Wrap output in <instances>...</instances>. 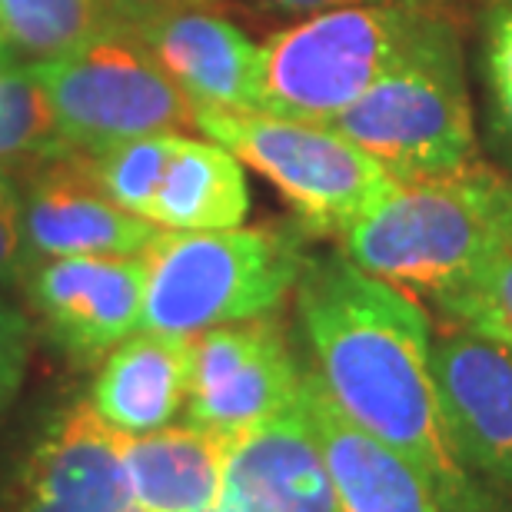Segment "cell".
I'll list each match as a JSON object with an SVG mask.
<instances>
[{
  "instance_id": "52a82bcc",
  "label": "cell",
  "mask_w": 512,
  "mask_h": 512,
  "mask_svg": "<svg viewBox=\"0 0 512 512\" xmlns=\"http://www.w3.org/2000/svg\"><path fill=\"white\" fill-rule=\"evenodd\" d=\"M197 130L283 193L306 230L340 237L396 180L330 124L263 110H197Z\"/></svg>"
},
{
  "instance_id": "3957f363",
  "label": "cell",
  "mask_w": 512,
  "mask_h": 512,
  "mask_svg": "<svg viewBox=\"0 0 512 512\" xmlns=\"http://www.w3.org/2000/svg\"><path fill=\"white\" fill-rule=\"evenodd\" d=\"M336 240L360 270L433 300L512 243V183L479 160L396 183Z\"/></svg>"
},
{
  "instance_id": "7c38bea8",
  "label": "cell",
  "mask_w": 512,
  "mask_h": 512,
  "mask_svg": "<svg viewBox=\"0 0 512 512\" xmlns=\"http://www.w3.org/2000/svg\"><path fill=\"white\" fill-rule=\"evenodd\" d=\"M24 227L34 260L50 256H140L160 227L117 207L87 170V153L37 160L24 193Z\"/></svg>"
},
{
  "instance_id": "5b68a950",
  "label": "cell",
  "mask_w": 512,
  "mask_h": 512,
  "mask_svg": "<svg viewBox=\"0 0 512 512\" xmlns=\"http://www.w3.org/2000/svg\"><path fill=\"white\" fill-rule=\"evenodd\" d=\"M330 127L396 183L473 167L476 124L453 14L439 17Z\"/></svg>"
},
{
  "instance_id": "9c48e42d",
  "label": "cell",
  "mask_w": 512,
  "mask_h": 512,
  "mask_svg": "<svg viewBox=\"0 0 512 512\" xmlns=\"http://www.w3.org/2000/svg\"><path fill=\"white\" fill-rule=\"evenodd\" d=\"M300 380L283 326L270 316L213 326L190 336L187 416L210 433L243 436L293 406Z\"/></svg>"
},
{
  "instance_id": "ffe728a7",
  "label": "cell",
  "mask_w": 512,
  "mask_h": 512,
  "mask_svg": "<svg viewBox=\"0 0 512 512\" xmlns=\"http://www.w3.org/2000/svg\"><path fill=\"white\" fill-rule=\"evenodd\" d=\"M433 303L459 330L479 333L512 350V243L476 266L463 283L433 296Z\"/></svg>"
},
{
  "instance_id": "7a4b0ae2",
  "label": "cell",
  "mask_w": 512,
  "mask_h": 512,
  "mask_svg": "<svg viewBox=\"0 0 512 512\" xmlns=\"http://www.w3.org/2000/svg\"><path fill=\"white\" fill-rule=\"evenodd\" d=\"M0 512H340V503L300 399L233 439L217 503L180 506L133 473L117 429L74 396L0 453Z\"/></svg>"
},
{
  "instance_id": "6da1fadb",
  "label": "cell",
  "mask_w": 512,
  "mask_h": 512,
  "mask_svg": "<svg viewBox=\"0 0 512 512\" xmlns=\"http://www.w3.org/2000/svg\"><path fill=\"white\" fill-rule=\"evenodd\" d=\"M296 313L316 380L370 436L409 459L443 512H499L449 439L433 383V330L413 296L346 253L306 256Z\"/></svg>"
},
{
  "instance_id": "484cf974",
  "label": "cell",
  "mask_w": 512,
  "mask_h": 512,
  "mask_svg": "<svg viewBox=\"0 0 512 512\" xmlns=\"http://www.w3.org/2000/svg\"><path fill=\"white\" fill-rule=\"evenodd\" d=\"M17 64V57H14V50H10L4 40H0V74H4V70H10Z\"/></svg>"
},
{
  "instance_id": "4316f807",
  "label": "cell",
  "mask_w": 512,
  "mask_h": 512,
  "mask_svg": "<svg viewBox=\"0 0 512 512\" xmlns=\"http://www.w3.org/2000/svg\"><path fill=\"white\" fill-rule=\"evenodd\" d=\"M489 4H493V7H496V4H512V0H489Z\"/></svg>"
},
{
  "instance_id": "d6986e66",
  "label": "cell",
  "mask_w": 512,
  "mask_h": 512,
  "mask_svg": "<svg viewBox=\"0 0 512 512\" xmlns=\"http://www.w3.org/2000/svg\"><path fill=\"white\" fill-rule=\"evenodd\" d=\"M180 133H150L107 147L100 153H87V170L100 190L127 213L150 220L153 197L167 173Z\"/></svg>"
},
{
  "instance_id": "d4e9b609",
  "label": "cell",
  "mask_w": 512,
  "mask_h": 512,
  "mask_svg": "<svg viewBox=\"0 0 512 512\" xmlns=\"http://www.w3.org/2000/svg\"><path fill=\"white\" fill-rule=\"evenodd\" d=\"M266 14L280 17H310L323 14V10H340V7H366V4H409V7H443L449 10V0H250Z\"/></svg>"
},
{
  "instance_id": "5bb4252c",
  "label": "cell",
  "mask_w": 512,
  "mask_h": 512,
  "mask_svg": "<svg viewBox=\"0 0 512 512\" xmlns=\"http://www.w3.org/2000/svg\"><path fill=\"white\" fill-rule=\"evenodd\" d=\"M300 403L340 512H443L423 473L340 413L313 370H303Z\"/></svg>"
},
{
  "instance_id": "9a60e30c",
  "label": "cell",
  "mask_w": 512,
  "mask_h": 512,
  "mask_svg": "<svg viewBox=\"0 0 512 512\" xmlns=\"http://www.w3.org/2000/svg\"><path fill=\"white\" fill-rule=\"evenodd\" d=\"M190 393V336L137 330L114 346L87 389L100 423L143 436L170 426Z\"/></svg>"
},
{
  "instance_id": "ac0fdd59",
  "label": "cell",
  "mask_w": 512,
  "mask_h": 512,
  "mask_svg": "<svg viewBox=\"0 0 512 512\" xmlns=\"http://www.w3.org/2000/svg\"><path fill=\"white\" fill-rule=\"evenodd\" d=\"M67 150L37 64L17 60L0 74V167L17 160H50Z\"/></svg>"
},
{
  "instance_id": "8fae6325",
  "label": "cell",
  "mask_w": 512,
  "mask_h": 512,
  "mask_svg": "<svg viewBox=\"0 0 512 512\" xmlns=\"http://www.w3.org/2000/svg\"><path fill=\"white\" fill-rule=\"evenodd\" d=\"M433 383L466 469L512 493V350L469 330L446 333L433 340Z\"/></svg>"
},
{
  "instance_id": "8992f818",
  "label": "cell",
  "mask_w": 512,
  "mask_h": 512,
  "mask_svg": "<svg viewBox=\"0 0 512 512\" xmlns=\"http://www.w3.org/2000/svg\"><path fill=\"white\" fill-rule=\"evenodd\" d=\"M443 7L366 4L310 14L260 44L263 114L330 124L356 104Z\"/></svg>"
},
{
  "instance_id": "cb8c5ba5",
  "label": "cell",
  "mask_w": 512,
  "mask_h": 512,
  "mask_svg": "<svg viewBox=\"0 0 512 512\" xmlns=\"http://www.w3.org/2000/svg\"><path fill=\"white\" fill-rule=\"evenodd\" d=\"M97 4L110 24L137 30L163 14H173V10H220L223 0H97Z\"/></svg>"
},
{
  "instance_id": "4fadbf2b",
  "label": "cell",
  "mask_w": 512,
  "mask_h": 512,
  "mask_svg": "<svg viewBox=\"0 0 512 512\" xmlns=\"http://www.w3.org/2000/svg\"><path fill=\"white\" fill-rule=\"evenodd\" d=\"M137 34L197 110H263L260 47L220 10H173Z\"/></svg>"
},
{
  "instance_id": "277c9868",
  "label": "cell",
  "mask_w": 512,
  "mask_h": 512,
  "mask_svg": "<svg viewBox=\"0 0 512 512\" xmlns=\"http://www.w3.org/2000/svg\"><path fill=\"white\" fill-rule=\"evenodd\" d=\"M143 263L140 330L197 336L280 310L296 290L306 253L303 240L283 227L160 230Z\"/></svg>"
},
{
  "instance_id": "44dd1931",
  "label": "cell",
  "mask_w": 512,
  "mask_h": 512,
  "mask_svg": "<svg viewBox=\"0 0 512 512\" xmlns=\"http://www.w3.org/2000/svg\"><path fill=\"white\" fill-rule=\"evenodd\" d=\"M486 87L493 130L512 150V4H496L486 17Z\"/></svg>"
},
{
  "instance_id": "ba28073f",
  "label": "cell",
  "mask_w": 512,
  "mask_h": 512,
  "mask_svg": "<svg viewBox=\"0 0 512 512\" xmlns=\"http://www.w3.org/2000/svg\"><path fill=\"white\" fill-rule=\"evenodd\" d=\"M37 77L60 137L77 153L197 127V107L163 74L133 27L107 24L74 54L37 64Z\"/></svg>"
},
{
  "instance_id": "30bf717a",
  "label": "cell",
  "mask_w": 512,
  "mask_h": 512,
  "mask_svg": "<svg viewBox=\"0 0 512 512\" xmlns=\"http://www.w3.org/2000/svg\"><path fill=\"white\" fill-rule=\"evenodd\" d=\"M24 286L47 343L74 366L100 363L143 326V253L50 256L30 266Z\"/></svg>"
},
{
  "instance_id": "2e32d148",
  "label": "cell",
  "mask_w": 512,
  "mask_h": 512,
  "mask_svg": "<svg viewBox=\"0 0 512 512\" xmlns=\"http://www.w3.org/2000/svg\"><path fill=\"white\" fill-rule=\"evenodd\" d=\"M250 213V187L243 163L217 140L180 137L150 223L160 230H233Z\"/></svg>"
},
{
  "instance_id": "7402d4cb",
  "label": "cell",
  "mask_w": 512,
  "mask_h": 512,
  "mask_svg": "<svg viewBox=\"0 0 512 512\" xmlns=\"http://www.w3.org/2000/svg\"><path fill=\"white\" fill-rule=\"evenodd\" d=\"M30 340H34L30 316L24 313V306L0 290V419L14 409L20 389H24Z\"/></svg>"
},
{
  "instance_id": "e0dca14e",
  "label": "cell",
  "mask_w": 512,
  "mask_h": 512,
  "mask_svg": "<svg viewBox=\"0 0 512 512\" xmlns=\"http://www.w3.org/2000/svg\"><path fill=\"white\" fill-rule=\"evenodd\" d=\"M107 24L97 0H0V40L27 64L74 54Z\"/></svg>"
},
{
  "instance_id": "603a6c76",
  "label": "cell",
  "mask_w": 512,
  "mask_h": 512,
  "mask_svg": "<svg viewBox=\"0 0 512 512\" xmlns=\"http://www.w3.org/2000/svg\"><path fill=\"white\" fill-rule=\"evenodd\" d=\"M30 266H34V250L24 227V190L7 167H0V290L24 283Z\"/></svg>"
}]
</instances>
